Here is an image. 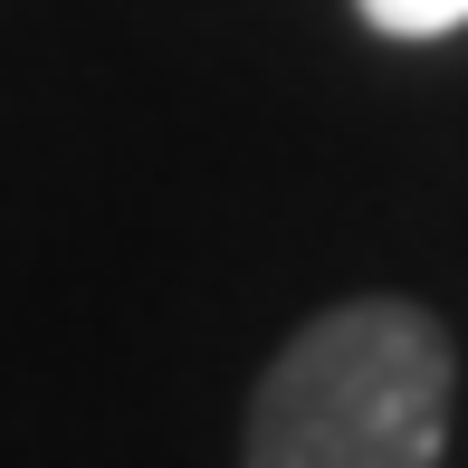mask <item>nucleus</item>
Masks as SVG:
<instances>
[{"mask_svg":"<svg viewBox=\"0 0 468 468\" xmlns=\"http://www.w3.org/2000/svg\"><path fill=\"white\" fill-rule=\"evenodd\" d=\"M459 354L411 296H354L287 335L259 373L239 468H440Z\"/></svg>","mask_w":468,"mask_h":468,"instance_id":"1","label":"nucleus"},{"mask_svg":"<svg viewBox=\"0 0 468 468\" xmlns=\"http://www.w3.org/2000/svg\"><path fill=\"white\" fill-rule=\"evenodd\" d=\"M364 19L382 38H450L468 19V0H364Z\"/></svg>","mask_w":468,"mask_h":468,"instance_id":"2","label":"nucleus"}]
</instances>
